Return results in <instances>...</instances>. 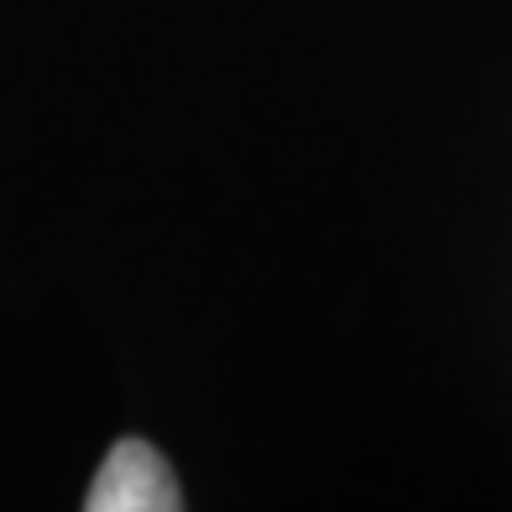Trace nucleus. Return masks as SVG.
<instances>
[{
    "label": "nucleus",
    "mask_w": 512,
    "mask_h": 512,
    "mask_svg": "<svg viewBox=\"0 0 512 512\" xmlns=\"http://www.w3.org/2000/svg\"><path fill=\"white\" fill-rule=\"evenodd\" d=\"M84 507L89 512H178L183 492H178V476L168 471V460L152 445L121 439V445H110L105 465L89 481Z\"/></svg>",
    "instance_id": "nucleus-1"
}]
</instances>
